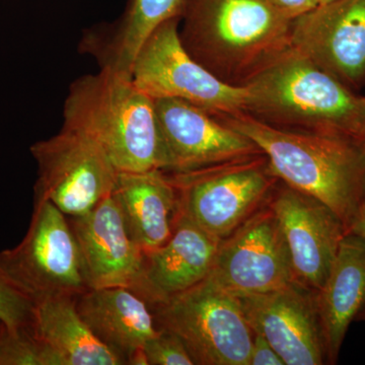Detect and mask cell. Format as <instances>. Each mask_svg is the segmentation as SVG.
<instances>
[{
    "mask_svg": "<svg viewBox=\"0 0 365 365\" xmlns=\"http://www.w3.org/2000/svg\"><path fill=\"white\" fill-rule=\"evenodd\" d=\"M213 115L260 148L279 182L325 204L348 230L365 194V150L359 141L283 130L246 112Z\"/></svg>",
    "mask_w": 365,
    "mask_h": 365,
    "instance_id": "6da1fadb",
    "label": "cell"
},
{
    "mask_svg": "<svg viewBox=\"0 0 365 365\" xmlns=\"http://www.w3.org/2000/svg\"><path fill=\"white\" fill-rule=\"evenodd\" d=\"M181 23L190 56L237 88L292 48L294 20L264 0H188Z\"/></svg>",
    "mask_w": 365,
    "mask_h": 365,
    "instance_id": "7a4b0ae2",
    "label": "cell"
},
{
    "mask_svg": "<svg viewBox=\"0 0 365 365\" xmlns=\"http://www.w3.org/2000/svg\"><path fill=\"white\" fill-rule=\"evenodd\" d=\"M63 118V128L98 144L118 172L165 170L155 101L131 76L101 68L76 79L64 103Z\"/></svg>",
    "mask_w": 365,
    "mask_h": 365,
    "instance_id": "3957f363",
    "label": "cell"
},
{
    "mask_svg": "<svg viewBox=\"0 0 365 365\" xmlns=\"http://www.w3.org/2000/svg\"><path fill=\"white\" fill-rule=\"evenodd\" d=\"M245 111L283 130L336 134L359 141L365 97L290 48L244 86Z\"/></svg>",
    "mask_w": 365,
    "mask_h": 365,
    "instance_id": "277c9868",
    "label": "cell"
},
{
    "mask_svg": "<svg viewBox=\"0 0 365 365\" xmlns=\"http://www.w3.org/2000/svg\"><path fill=\"white\" fill-rule=\"evenodd\" d=\"M150 307L158 328L178 336L194 364L249 365L254 333L241 300L208 277Z\"/></svg>",
    "mask_w": 365,
    "mask_h": 365,
    "instance_id": "5b68a950",
    "label": "cell"
},
{
    "mask_svg": "<svg viewBox=\"0 0 365 365\" xmlns=\"http://www.w3.org/2000/svg\"><path fill=\"white\" fill-rule=\"evenodd\" d=\"M169 175L182 215L220 242L258 210L279 182L263 153Z\"/></svg>",
    "mask_w": 365,
    "mask_h": 365,
    "instance_id": "8992f818",
    "label": "cell"
},
{
    "mask_svg": "<svg viewBox=\"0 0 365 365\" xmlns=\"http://www.w3.org/2000/svg\"><path fill=\"white\" fill-rule=\"evenodd\" d=\"M0 267L34 302L52 295L78 297L90 289L71 223L47 200L35 199L25 237L0 252Z\"/></svg>",
    "mask_w": 365,
    "mask_h": 365,
    "instance_id": "52a82bcc",
    "label": "cell"
},
{
    "mask_svg": "<svg viewBox=\"0 0 365 365\" xmlns=\"http://www.w3.org/2000/svg\"><path fill=\"white\" fill-rule=\"evenodd\" d=\"M181 19L158 26L137 55L134 83L153 98H179L213 114L244 112L247 91L225 85L195 61L179 35Z\"/></svg>",
    "mask_w": 365,
    "mask_h": 365,
    "instance_id": "ba28073f",
    "label": "cell"
},
{
    "mask_svg": "<svg viewBox=\"0 0 365 365\" xmlns=\"http://www.w3.org/2000/svg\"><path fill=\"white\" fill-rule=\"evenodd\" d=\"M38 165L36 200L50 201L69 217L81 216L112 194L118 170L102 148L63 128L31 146Z\"/></svg>",
    "mask_w": 365,
    "mask_h": 365,
    "instance_id": "9c48e42d",
    "label": "cell"
},
{
    "mask_svg": "<svg viewBox=\"0 0 365 365\" xmlns=\"http://www.w3.org/2000/svg\"><path fill=\"white\" fill-rule=\"evenodd\" d=\"M208 278L237 297L266 294L297 282L272 209H258L220 242Z\"/></svg>",
    "mask_w": 365,
    "mask_h": 365,
    "instance_id": "30bf717a",
    "label": "cell"
},
{
    "mask_svg": "<svg viewBox=\"0 0 365 365\" xmlns=\"http://www.w3.org/2000/svg\"><path fill=\"white\" fill-rule=\"evenodd\" d=\"M292 48L353 91L365 86V0H333L294 20Z\"/></svg>",
    "mask_w": 365,
    "mask_h": 365,
    "instance_id": "8fae6325",
    "label": "cell"
},
{
    "mask_svg": "<svg viewBox=\"0 0 365 365\" xmlns=\"http://www.w3.org/2000/svg\"><path fill=\"white\" fill-rule=\"evenodd\" d=\"M153 101L165 148V172H191L263 153L251 139L203 108L179 98Z\"/></svg>",
    "mask_w": 365,
    "mask_h": 365,
    "instance_id": "7c38bea8",
    "label": "cell"
},
{
    "mask_svg": "<svg viewBox=\"0 0 365 365\" xmlns=\"http://www.w3.org/2000/svg\"><path fill=\"white\" fill-rule=\"evenodd\" d=\"M268 205L284 235L297 282L318 292L347 234L344 223L321 201L285 184L274 188Z\"/></svg>",
    "mask_w": 365,
    "mask_h": 365,
    "instance_id": "4fadbf2b",
    "label": "cell"
},
{
    "mask_svg": "<svg viewBox=\"0 0 365 365\" xmlns=\"http://www.w3.org/2000/svg\"><path fill=\"white\" fill-rule=\"evenodd\" d=\"M239 297L252 331L268 341L285 365L326 364L316 292L294 282L266 294Z\"/></svg>",
    "mask_w": 365,
    "mask_h": 365,
    "instance_id": "5bb4252c",
    "label": "cell"
},
{
    "mask_svg": "<svg viewBox=\"0 0 365 365\" xmlns=\"http://www.w3.org/2000/svg\"><path fill=\"white\" fill-rule=\"evenodd\" d=\"M88 287L131 288L143 266V252L132 240L112 194L96 207L69 220Z\"/></svg>",
    "mask_w": 365,
    "mask_h": 365,
    "instance_id": "9a60e30c",
    "label": "cell"
},
{
    "mask_svg": "<svg viewBox=\"0 0 365 365\" xmlns=\"http://www.w3.org/2000/svg\"><path fill=\"white\" fill-rule=\"evenodd\" d=\"M220 241L181 213L167 242L143 253L132 290L150 306L186 292L208 277Z\"/></svg>",
    "mask_w": 365,
    "mask_h": 365,
    "instance_id": "2e32d148",
    "label": "cell"
},
{
    "mask_svg": "<svg viewBox=\"0 0 365 365\" xmlns=\"http://www.w3.org/2000/svg\"><path fill=\"white\" fill-rule=\"evenodd\" d=\"M83 321L124 364L148 365L144 345L160 332L153 309L131 288H91L76 297Z\"/></svg>",
    "mask_w": 365,
    "mask_h": 365,
    "instance_id": "e0dca14e",
    "label": "cell"
},
{
    "mask_svg": "<svg viewBox=\"0 0 365 365\" xmlns=\"http://www.w3.org/2000/svg\"><path fill=\"white\" fill-rule=\"evenodd\" d=\"M112 195L129 235L143 253L168 242L182 213L179 194L169 173L119 172Z\"/></svg>",
    "mask_w": 365,
    "mask_h": 365,
    "instance_id": "ac0fdd59",
    "label": "cell"
},
{
    "mask_svg": "<svg viewBox=\"0 0 365 365\" xmlns=\"http://www.w3.org/2000/svg\"><path fill=\"white\" fill-rule=\"evenodd\" d=\"M316 304L327 360L336 362L346 333L365 304V241L347 232Z\"/></svg>",
    "mask_w": 365,
    "mask_h": 365,
    "instance_id": "d6986e66",
    "label": "cell"
},
{
    "mask_svg": "<svg viewBox=\"0 0 365 365\" xmlns=\"http://www.w3.org/2000/svg\"><path fill=\"white\" fill-rule=\"evenodd\" d=\"M188 0H129L121 20L112 26L88 31L81 51L90 53L101 68L131 76L141 48L153 32L167 21L182 19Z\"/></svg>",
    "mask_w": 365,
    "mask_h": 365,
    "instance_id": "ffe728a7",
    "label": "cell"
},
{
    "mask_svg": "<svg viewBox=\"0 0 365 365\" xmlns=\"http://www.w3.org/2000/svg\"><path fill=\"white\" fill-rule=\"evenodd\" d=\"M74 295L35 300L33 332L58 357L61 365H123L83 321Z\"/></svg>",
    "mask_w": 365,
    "mask_h": 365,
    "instance_id": "44dd1931",
    "label": "cell"
},
{
    "mask_svg": "<svg viewBox=\"0 0 365 365\" xmlns=\"http://www.w3.org/2000/svg\"><path fill=\"white\" fill-rule=\"evenodd\" d=\"M0 365H61L33 329L9 330L0 323Z\"/></svg>",
    "mask_w": 365,
    "mask_h": 365,
    "instance_id": "7402d4cb",
    "label": "cell"
},
{
    "mask_svg": "<svg viewBox=\"0 0 365 365\" xmlns=\"http://www.w3.org/2000/svg\"><path fill=\"white\" fill-rule=\"evenodd\" d=\"M35 302L0 267V323L9 330L32 329Z\"/></svg>",
    "mask_w": 365,
    "mask_h": 365,
    "instance_id": "603a6c76",
    "label": "cell"
},
{
    "mask_svg": "<svg viewBox=\"0 0 365 365\" xmlns=\"http://www.w3.org/2000/svg\"><path fill=\"white\" fill-rule=\"evenodd\" d=\"M148 365H194L186 346L178 336L160 329L143 347Z\"/></svg>",
    "mask_w": 365,
    "mask_h": 365,
    "instance_id": "cb8c5ba5",
    "label": "cell"
},
{
    "mask_svg": "<svg viewBox=\"0 0 365 365\" xmlns=\"http://www.w3.org/2000/svg\"><path fill=\"white\" fill-rule=\"evenodd\" d=\"M254 333V332H253ZM249 365H285L279 354L260 334L254 333Z\"/></svg>",
    "mask_w": 365,
    "mask_h": 365,
    "instance_id": "d4e9b609",
    "label": "cell"
},
{
    "mask_svg": "<svg viewBox=\"0 0 365 365\" xmlns=\"http://www.w3.org/2000/svg\"><path fill=\"white\" fill-rule=\"evenodd\" d=\"M274 9L295 20L319 4V0H264Z\"/></svg>",
    "mask_w": 365,
    "mask_h": 365,
    "instance_id": "484cf974",
    "label": "cell"
},
{
    "mask_svg": "<svg viewBox=\"0 0 365 365\" xmlns=\"http://www.w3.org/2000/svg\"><path fill=\"white\" fill-rule=\"evenodd\" d=\"M347 232L357 235L365 241V194L349 227H348Z\"/></svg>",
    "mask_w": 365,
    "mask_h": 365,
    "instance_id": "4316f807",
    "label": "cell"
},
{
    "mask_svg": "<svg viewBox=\"0 0 365 365\" xmlns=\"http://www.w3.org/2000/svg\"><path fill=\"white\" fill-rule=\"evenodd\" d=\"M359 143H360V145L362 146V148H364V150H365V119H364V128H362L361 136H360V138H359Z\"/></svg>",
    "mask_w": 365,
    "mask_h": 365,
    "instance_id": "83f0119b",
    "label": "cell"
},
{
    "mask_svg": "<svg viewBox=\"0 0 365 365\" xmlns=\"http://www.w3.org/2000/svg\"><path fill=\"white\" fill-rule=\"evenodd\" d=\"M356 321H365V304L357 316Z\"/></svg>",
    "mask_w": 365,
    "mask_h": 365,
    "instance_id": "f1b7e54d",
    "label": "cell"
},
{
    "mask_svg": "<svg viewBox=\"0 0 365 365\" xmlns=\"http://www.w3.org/2000/svg\"><path fill=\"white\" fill-rule=\"evenodd\" d=\"M333 1V0H319V4H327V2Z\"/></svg>",
    "mask_w": 365,
    "mask_h": 365,
    "instance_id": "f546056e",
    "label": "cell"
}]
</instances>
